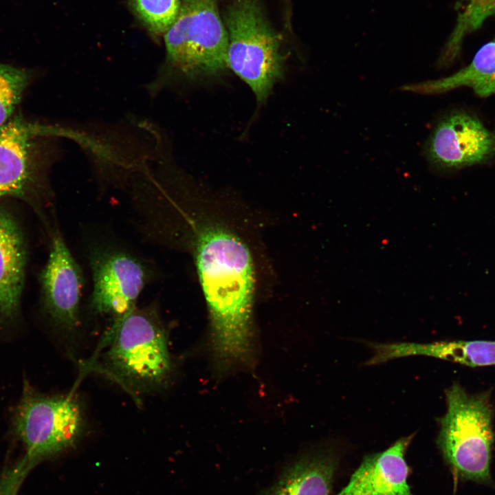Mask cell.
Wrapping results in <instances>:
<instances>
[{
	"instance_id": "1",
	"label": "cell",
	"mask_w": 495,
	"mask_h": 495,
	"mask_svg": "<svg viewBox=\"0 0 495 495\" xmlns=\"http://www.w3.org/2000/svg\"><path fill=\"white\" fill-rule=\"evenodd\" d=\"M194 256L210 316V348L215 368L226 373L254 358V274L250 252L235 234L210 225L196 234Z\"/></svg>"
},
{
	"instance_id": "2",
	"label": "cell",
	"mask_w": 495,
	"mask_h": 495,
	"mask_svg": "<svg viewBox=\"0 0 495 495\" xmlns=\"http://www.w3.org/2000/svg\"><path fill=\"white\" fill-rule=\"evenodd\" d=\"M107 338L104 364L121 383L140 390L165 384L172 364L166 331L154 305L136 307L114 320Z\"/></svg>"
},
{
	"instance_id": "3",
	"label": "cell",
	"mask_w": 495,
	"mask_h": 495,
	"mask_svg": "<svg viewBox=\"0 0 495 495\" xmlns=\"http://www.w3.org/2000/svg\"><path fill=\"white\" fill-rule=\"evenodd\" d=\"M164 41L166 67L158 80L216 77L228 67V33L216 0H182Z\"/></svg>"
},
{
	"instance_id": "4",
	"label": "cell",
	"mask_w": 495,
	"mask_h": 495,
	"mask_svg": "<svg viewBox=\"0 0 495 495\" xmlns=\"http://www.w3.org/2000/svg\"><path fill=\"white\" fill-rule=\"evenodd\" d=\"M446 398L437 441L445 461L462 480L490 483L494 432L489 395L470 394L454 384Z\"/></svg>"
},
{
	"instance_id": "5",
	"label": "cell",
	"mask_w": 495,
	"mask_h": 495,
	"mask_svg": "<svg viewBox=\"0 0 495 495\" xmlns=\"http://www.w3.org/2000/svg\"><path fill=\"white\" fill-rule=\"evenodd\" d=\"M228 67L264 102L284 74L280 38L256 0H232L225 14Z\"/></svg>"
},
{
	"instance_id": "6",
	"label": "cell",
	"mask_w": 495,
	"mask_h": 495,
	"mask_svg": "<svg viewBox=\"0 0 495 495\" xmlns=\"http://www.w3.org/2000/svg\"><path fill=\"white\" fill-rule=\"evenodd\" d=\"M79 402L71 395L47 396L25 384L12 419L15 434L34 463L74 447L85 429Z\"/></svg>"
},
{
	"instance_id": "7",
	"label": "cell",
	"mask_w": 495,
	"mask_h": 495,
	"mask_svg": "<svg viewBox=\"0 0 495 495\" xmlns=\"http://www.w3.org/2000/svg\"><path fill=\"white\" fill-rule=\"evenodd\" d=\"M93 289L91 309L120 319L137 306L140 294L155 273L148 262L113 242H92L87 248Z\"/></svg>"
},
{
	"instance_id": "8",
	"label": "cell",
	"mask_w": 495,
	"mask_h": 495,
	"mask_svg": "<svg viewBox=\"0 0 495 495\" xmlns=\"http://www.w3.org/2000/svg\"><path fill=\"white\" fill-rule=\"evenodd\" d=\"M54 132L22 115L12 117L0 128V198L20 199L43 215L50 192L36 140Z\"/></svg>"
},
{
	"instance_id": "9",
	"label": "cell",
	"mask_w": 495,
	"mask_h": 495,
	"mask_svg": "<svg viewBox=\"0 0 495 495\" xmlns=\"http://www.w3.org/2000/svg\"><path fill=\"white\" fill-rule=\"evenodd\" d=\"M424 152L430 164L441 170L485 163L495 155V132L472 115L451 113L435 126Z\"/></svg>"
},
{
	"instance_id": "10",
	"label": "cell",
	"mask_w": 495,
	"mask_h": 495,
	"mask_svg": "<svg viewBox=\"0 0 495 495\" xmlns=\"http://www.w3.org/2000/svg\"><path fill=\"white\" fill-rule=\"evenodd\" d=\"M51 231L49 256L40 274L43 302L56 325L72 330L79 324L83 274L59 230Z\"/></svg>"
},
{
	"instance_id": "11",
	"label": "cell",
	"mask_w": 495,
	"mask_h": 495,
	"mask_svg": "<svg viewBox=\"0 0 495 495\" xmlns=\"http://www.w3.org/2000/svg\"><path fill=\"white\" fill-rule=\"evenodd\" d=\"M412 438L402 437L386 450L365 456L337 495H414L408 483L405 459Z\"/></svg>"
},
{
	"instance_id": "12",
	"label": "cell",
	"mask_w": 495,
	"mask_h": 495,
	"mask_svg": "<svg viewBox=\"0 0 495 495\" xmlns=\"http://www.w3.org/2000/svg\"><path fill=\"white\" fill-rule=\"evenodd\" d=\"M337 463L327 450L302 454L287 462L273 483L256 495H331Z\"/></svg>"
},
{
	"instance_id": "13",
	"label": "cell",
	"mask_w": 495,
	"mask_h": 495,
	"mask_svg": "<svg viewBox=\"0 0 495 495\" xmlns=\"http://www.w3.org/2000/svg\"><path fill=\"white\" fill-rule=\"evenodd\" d=\"M25 261L20 228L14 217L0 208V324L19 314Z\"/></svg>"
},
{
	"instance_id": "14",
	"label": "cell",
	"mask_w": 495,
	"mask_h": 495,
	"mask_svg": "<svg viewBox=\"0 0 495 495\" xmlns=\"http://www.w3.org/2000/svg\"><path fill=\"white\" fill-rule=\"evenodd\" d=\"M426 355L469 366L495 365V341L456 340L428 344L400 342L377 344L375 359L378 363L408 355Z\"/></svg>"
},
{
	"instance_id": "15",
	"label": "cell",
	"mask_w": 495,
	"mask_h": 495,
	"mask_svg": "<svg viewBox=\"0 0 495 495\" xmlns=\"http://www.w3.org/2000/svg\"><path fill=\"white\" fill-rule=\"evenodd\" d=\"M460 87L473 89L480 97L495 94V39L483 45L471 63L452 75L437 80L406 85L402 90L422 94H443Z\"/></svg>"
},
{
	"instance_id": "16",
	"label": "cell",
	"mask_w": 495,
	"mask_h": 495,
	"mask_svg": "<svg viewBox=\"0 0 495 495\" xmlns=\"http://www.w3.org/2000/svg\"><path fill=\"white\" fill-rule=\"evenodd\" d=\"M495 15V0H465L459 11L456 25L437 60L439 67L451 64L457 57L463 38Z\"/></svg>"
},
{
	"instance_id": "17",
	"label": "cell",
	"mask_w": 495,
	"mask_h": 495,
	"mask_svg": "<svg viewBox=\"0 0 495 495\" xmlns=\"http://www.w3.org/2000/svg\"><path fill=\"white\" fill-rule=\"evenodd\" d=\"M30 79L27 70L0 62V128L12 118Z\"/></svg>"
},
{
	"instance_id": "18",
	"label": "cell",
	"mask_w": 495,
	"mask_h": 495,
	"mask_svg": "<svg viewBox=\"0 0 495 495\" xmlns=\"http://www.w3.org/2000/svg\"><path fill=\"white\" fill-rule=\"evenodd\" d=\"M138 16L151 32L166 33L175 21L180 0H131Z\"/></svg>"
},
{
	"instance_id": "19",
	"label": "cell",
	"mask_w": 495,
	"mask_h": 495,
	"mask_svg": "<svg viewBox=\"0 0 495 495\" xmlns=\"http://www.w3.org/2000/svg\"><path fill=\"white\" fill-rule=\"evenodd\" d=\"M164 189H165V188H164ZM165 190H166V189H165ZM166 192H167V191H166ZM168 195H169V193H168ZM171 198H172V197H171ZM172 199H173V198H172ZM173 201H174V200H173Z\"/></svg>"
}]
</instances>
